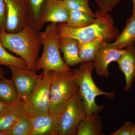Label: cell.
<instances>
[{"label": "cell", "mask_w": 135, "mask_h": 135, "mask_svg": "<svg viewBox=\"0 0 135 135\" xmlns=\"http://www.w3.org/2000/svg\"><path fill=\"white\" fill-rule=\"evenodd\" d=\"M39 32L30 24L16 33L0 30V39L5 48L19 56L28 67L35 73L39 51L42 46L39 37Z\"/></svg>", "instance_id": "1"}, {"label": "cell", "mask_w": 135, "mask_h": 135, "mask_svg": "<svg viewBox=\"0 0 135 135\" xmlns=\"http://www.w3.org/2000/svg\"><path fill=\"white\" fill-rule=\"evenodd\" d=\"M95 14V21L82 28H72L65 23H58L60 38H72L79 42H86L99 38L109 42L115 40L119 33L111 15L101 10L97 11Z\"/></svg>", "instance_id": "2"}, {"label": "cell", "mask_w": 135, "mask_h": 135, "mask_svg": "<svg viewBox=\"0 0 135 135\" xmlns=\"http://www.w3.org/2000/svg\"><path fill=\"white\" fill-rule=\"evenodd\" d=\"M39 37L43 47V53L36 62V71L40 70L55 72L71 71L61 57L59 46L60 39L57 25L51 23Z\"/></svg>", "instance_id": "3"}, {"label": "cell", "mask_w": 135, "mask_h": 135, "mask_svg": "<svg viewBox=\"0 0 135 135\" xmlns=\"http://www.w3.org/2000/svg\"><path fill=\"white\" fill-rule=\"evenodd\" d=\"M94 69V62L88 61L81 63L79 68H75L73 71L87 115L98 113L104 107L97 104L95 101L97 97L104 95L112 98L115 95L114 92H104L98 88L92 77Z\"/></svg>", "instance_id": "4"}, {"label": "cell", "mask_w": 135, "mask_h": 135, "mask_svg": "<svg viewBox=\"0 0 135 135\" xmlns=\"http://www.w3.org/2000/svg\"><path fill=\"white\" fill-rule=\"evenodd\" d=\"M79 90L72 70L54 71L51 87L49 114L57 120L68 104Z\"/></svg>", "instance_id": "5"}, {"label": "cell", "mask_w": 135, "mask_h": 135, "mask_svg": "<svg viewBox=\"0 0 135 135\" xmlns=\"http://www.w3.org/2000/svg\"><path fill=\"white\" fill-rule=\"evenodd\" d=\"M54 71L43 70L32 91L23 101L27 113L48 114Z\"/></svg>", "instance_id": "6"}, {"label": "cell", "mask_w": 135, "mask_h": 135, "mask_svg": "<svg viewBox=\"0 0 135 135\" xmlns=\"http://www.w3.org/2000/svg\"><path fill=\"white\" fill-rule=\"evenodd\" d=\"M86 115L79 90L57 120L53 135H77L78 126Z\"/></svg>", "instance_id": "7"}, {"label": "cell", "mask_w": 135, "mask_h": 135, "mask_svg": "<svg viewBox=\"0 0 135 135\" xmlns=\"http://www.w3.org/2000/svg\"><path fill=\"white\" fill-rule=\"evenodd\" d=\"M7 8L6 31L16 33L31 24L26 0H5Z\"/></svg>", "instance_id": "8"}, {"label": "cell", "mask_w": 135, "mask_h": 135, "mask_svg": "<svg viewBox=\"0 0 135 135\" xmlns=\"http://www.w3.org/2000/svg\"><path fill=\"white\" fill-rule=\"evenodd\" d=\"M126 51V48L119 49L114 47L112 43L103 40L93 61L97 74L102 77H108L110 74L109 65L112 62H117Z\"/></svg>", "instance_id": "9"}, {"label": "cell", "mask_w": 135, "mask_h": 135, "mask_svg": "<svg viewBox=\"0 0 135 135\" xmlns=\"http://www.w3.org/2000/svg\"><path fill=\"white\" fill-rule=\"evenodd\" d=\"M70 9L62 0H46L42 8L37 23L40 31L47 23H66L69 18Z\"/></svg>", "instance_id": "10"}, {"label": "cell", "mask_w": 135, "mask_h": 135, "mask_svg": "<svg viewBox=\"0 0 135 135\" xmlns=\"http://www.w3.org/2000/svg\"><path fill=\"white\" fill-rule=\"evenodd\" d=\"M12 79L20 99L25 100L32 91L41 74L38 75L30 68L10 66Z\"/></svg>", "instance_id": "11"}, {"label": "cell", "mask_w": 135, "mask_h": 135, "mask_svg": "<svg viewBox=\"0 0 135 135\" xmlns=\"http://www.w3.org/2000/svg\"><path fill=\"white\" fill-rule=\"evenodd\" d=\"M31 123L29 135H53L57 119L49 114L27 113Z\"/></svg>", "instance_id": "12"}, {"label": "cell", "mask_w": 135, "mask_h": 135, "mask_svg": "<svg viewBox=\"0 0 135 135\" xmlns=\"http://www.w3.org/2000/svg\"><path fill=\"white\" fill-rule=\"evenodd\" d=\"M126 52L117 61L126 79L125 90L130 89L135 78V48L134 45L126 48Z\"/></svg>", "instance_id": "13"}, {"label": "cell", "mask_w": 135, "mask_h": 135, "mask_svg": "<svg viewBox=\"0 0 135 135\" xmlns=\"http://www.w3.org/2000/svg\"><path fill=\"white\" fill-rule=\"evenodd\" d=\"M78 44L77 41L72 38L61 37L59 39V48L63 53L64 62L68 66L78 65L81 63Z\"/></svg>", "instance_id": "14"}, {"label": "cell", "mask_w": 135, "mask_h": 135, "mask_svg": "<svg viewBox=\"0 0 135 135\" xmlns=\"http://www.w3.org/2000/svg\"><path fill=\"white\" fill-rule=\"evenodd\" d=\"M25 112L22 101L12 104L8 110L0 114V132L7 135L18 118Z\"/></svg>", "instance_id": "15"}, {"label": "cell", "mask_w": 135, "mask_h": 135, "mask_svg": "<svg viewBox=\"0 0 135 135\" xmlns=\"http://www.w3.org/2000/svg\"><path fill=\"white\" fill-rule=\"evenodd\" d=\"M115 41L112 42L114 47L123 49L135 43V14H132L128 19L123 31L119 34Z\"/></svg>", "instance_id": "16"}, {"label": "cell", "mask_w": 135, "mask_h": 135, "mask_svg": "<svg viewBox=\"0 0 135 135\" xmlns=\"http://www.w3.org/2000/svg\"><path fill=\"white\" fill-rule=\"evenodd\" d=\"M103 125L98 113L86 115L81 120L77 129V135H102Z\"/></svg>", "instance_id": "17"}, {"label": "cell", "mask_w": 135, "mask_h": 135, "mask_svg": "<svg viewBox=\"0 0 135 135\" xmlns=\"http://www.w3.org/2000/svg\"><path fill=\"white\" fill-rule=\"evenodd\" d=\"M103 40L99 38L86 42H79V54L81 63L94 61L95 55Z\"/></svg>", "instance_id": "18"}, {"label": "cell", "mask_w": 135, "mask_h": 135, "mask_svg": "<svg viewBox=\"0 0 135 135\" xmlns=\"http://www.w3.org/2000/svg\"><path fill=\"white\" fill-rule=\"evenodd\" d=\"M0 99L11 104L22 101L20 99L12 79L3 78L0 79Z\"/></svg>", "instance_id": "19"}, {"label": "cell", "mask_w": 135, "mask_h": 135, "mask_svg": "<svg viewBox=\"0 0 135 135\" xmlns=\"http://www.w3.org/2000/svg\"><path fill=\"white\" fill-rule=\"evenodd\" d=\"M95 19V17L85 12L70 10L69 18L65 23L68 26L72 28H82L91 24Z\"/></svg>", "instance_id": "20"}, {"label": "cell", "mask_w": 135, "mask_h": 135, "mask_svg": "<svg viewBox=\"0 0 135 135\" xmlns=\"http://www.w3.org/2000/svg\"><path fill=\"white\" fill-rule=\"evenodd\" d=\"M6 66L29 68L24 60L20 57L12 55L5 49L0 39V66Z\"/></svg>", "instance_id": "21"}, {"label": "cell", "mask_w": 135, "mask_h": 135, "mask_svg": "<svg viewBox=\"0 0 135 135\" xmlns=\"http://www.w3.org/2000/svg\"><path fill=\"white\" fill-rule=\"evenodd\" d=\"M30 128V120L25 112L18 118L7 135H29Z\"/></svg>", "instance_id": "22"}, {"label": "cell", "mask_w": 135, "mask_h": 135, "mask_svg": "<svg viewBox=\"0 0 135 135\" xmlns=\"http://www.w3.org/2000/svg\"><path fill=\"white\" fill-rule=\"evenodd\" d=\"M46 1V0H26L29 11L31 24L37 30H38L37 29V23L42 8Z\"/></svg>", "instance_id": "23"}, {"label": "cell", "mask_w": 135, "mask_h": 135, "mask_svg": "<svg viewBox=\"0 0 135 135\" xmlns=\"http://www.w3.org/2000/svg\"><path fill=\"white\" fill-rule=\"evenodd\" d=\"M65 4L70 10L79 11L95 17L89 3V0H63Z\"/></svg>", "instance_id": "24"}, {"label": "cell", "mask_w": 135, "mask_h": 135, "mask_svg": "<svg viewBox=\"0 0 135 135\" xmlns=\"http://www.w3.org/2000/svg\"><path fill=\"white\" fill-rule=\"evenodd\" d=\"M95 2L100 10L109 13L113 9L116 5L123 0H93Z\"/></svg>", "instance_id": "25"}, {"label": "cell", "mask_w": 135, "mask_h": 135, "mask_svg": "<svg viewBox=\"0 0 135 135\" xmlns=\"http://www.w3.org/2000/svg\"><path fill=\"white\" fill-rule=\"evenodd\" d=\"M7 8L5 0H0V30L6 31Z\"/></svg>", "instance_id": "26"}, {"label": "cell", "mask_w": 135, "mask_h": 135, "mask_svg": "<svg viewBox=\"0 0 135 135\" xmlns=\"http://www.w3.org/2000/svg\"><path fill=\"white\" fill-rule=\"evenodd\" d=\"M133 123L130 122H126L119 129L111 134V135H131Z\"/></svg>", "instance_id": "27"}, {"label": "cell", "mask_w": 135, "mask_h": 135, "mask_svg": "<svg viewBox=\"0 0 135 135\" xmlns=\"http://www.w3.org/2000/svg\"><path fill=\"white\" fill-rule=\"evenodd\" d=\"M12 104L8 103L0 99V114L8 110Z\"/></svg>", "instance_id": "28"}, {"label": "cell", "mask_w": 135, "mask_h": 135, "mask_svg": "<svg viewBox=\"0 0 135 135\" xmlns=\"http://www.w3.org/2000/svg\"><path fill=\"white\" fill-rule=\"evenodd\" d=\"M5 72L3 69L0 66V79L4 78V76L5 75Z\"/></svg>", "instance_id": "29"}, {"label": "cell", "mask_w": 135, "mask_h": 135, "mask_svg": "<svg viewBox=\"0 0 135 135\" xmlns=\"http://www.w3.org/2000/svg\"><path fill=\"white\" fill-rule=\"evenodd\" d=\"M131 135H135V123H134L132 126Z\"/></svg>", "instance_id": "30"}, {"label": "cell", "mask_w": 135, "mask_h": 135, "mask_svg": "<svg viewBox=\"0 0 135 135\" xmlns=\"http://www.w3.org/2000/svg\"><path fill=\"white\" fill-rule=\"evenodd\" d=\"M133 4V14H135V0H132Z\"/></svg>", "instance_id": "31"}, {"label": "cell", "mask_w": 135, "mask_h": 135, "mask_svg": "<svg viewBox=\"0 0 135 135\" xmlns=\"http://www.w3.org/2000/svg\"><path fill=\"white\" fill-rule=\"evenodd\" d=\"M0 135H4L3 133H1V132H0Z\"/></svg>", "instance_id": "32"}, {"label": "cell", "mask_w": 135, "mask_h": 135, "mask_svg": "<svg viewBox=\"0 0 135 135\" xmlns=\"http://www.w3.org/2000/svg\"><path fill=\"white\" fill-rule=\"evenodd\" d=\"M62 1H63V0H62Z\"/></svg>", "instance_id": "33"}]
</instances>
